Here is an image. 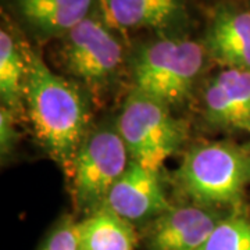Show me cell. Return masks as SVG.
Masks as SVG:
<instances>
[{"label":"cell","instance_id":"cell-1","mask_svg":"<svg viewBox=\"0 0 250 250\" xmlns=\"http://www.w3.org/2000/svg\"><path fill=\"white\" fill-rule=\"evenodd\" d=\"M27 53L24 99L38 141L65 166L74 164L89 123L80 90L54 74L36 52Z\"/></svg>","mask_w":250,"mask_h":250},{"label":"cell","instance_id":"cell-2","mask_svg":"<svg viewBox=\"0 0 250 250\" xmlns=\"http://www.w3.org/2000/svg\"><path fill=\"white\" fill-rule=\"evenodd\" d=\"M177 178L199 205H233L250 182V157L228 142L206 143L188 153Z\"/></svg>","mask_w":250,"mask_h":250},{"label":"cell","instance_id":"cell-3","mask_svg":"<svg viewBox=\"0 0 250 250\" xmlns=\"http://www.w3.org/2000/svg\"><path fill=\"white\" fill-rule=\"evenodd\" d=\"M203 47L188 39H163L136 59V92L170 106L182 102L203 67Z\"/></svg>","mask_w":250,"mask_h":250},{"label":"cell","instance_id":"cell-4","mask_svg":"<svg viewBox=\"0 0 250 250\" xmlns=\"http://www.w3.org/2000/svg\"><path fill=\"white\" fill-rule=\"evenodd\" d=\"M121 135L132 161L159 172L178 149L182 131L168 106L135 92L125 102L118 118Z\"/></svg>","mask_w":250,"mask_h":250},{"label":"cell","instance_id":"cell-5","mask_svg":"<svg viewBox=\"0 0 250 250\" xmlns=\"http://www.w3.org/2000/svg\"><path fill=\"white\" fill-rule=\"evenodd\" d=\"M128 156L121 135L111 129L99 131L81 146L72 164V178L82 205H93L107 197L129 166Z\"/></svg>","mask_w":250,"mask_h":250},{"label":"cell","instance_id":"cell-6","mask_svg":"<svg viewBox=\"0 0 250 250\" xmlns=\"http://www.w3.org/2000/svg\"><path fill=\"white\" fill-rule=\"evenodd\" d=\"M62 57L70 74L89 85H99L121 65L123 47L104 22L86 17L65 34Z\"/></svg>","mask_w":250,"mask_h":250},{"label":"cell","instance_id":"cell-7","mask_svg":"<svg viewBox=\"0 0 250 250\" xmlns=\"http://www.w3.org/2000/svg\"><path fill=\"white\" fill-rule=\"evenodd\" d=\"M106 205L108 210L126 221H141L170 210L159 181V172L131 161L128 168L110 189Z\"/></svg>","mask_w":250,"mask_h":250},{"label":"cell","instance_id":"cell-8","mask_svg":"<svg viewBox=\"0 0 250 250\" xmlns=\"http://www.w3.org/2000/svg\"><path fill=\"white\" fill-rule=\"evenodd\" d=\"M220 218L202 207L170 208L159 217L150 232V250H200Z\"/></svg>","mask_w":250,"mask_h":250},{"label":"cell","instance_id":"cell-9","mask_svg":"<svg viewBox=\"0 0 250 250\" xmlns=\"http://www.w3.org/2000/svg\"><path fill=\"white\" fill-rule=\"evenodd\" d=\"M207 118L215 125L250 129V71L227 68L205 92Z\"/></svg>","mask_w":250,"mask_h":250},{"label":"cell","instance_id":"cell-10","mask_svg":"<svg viewBox=\"0 0 250 250\" xmlns=\"http://www.w3.org/2000/svg\"><path fill=\"white\" fill-rule=\"evenodd\" d=\"M206 45L228 68L250 71V11L220 10L208 27Z\"/></svg>","mask_w":250,"mask_h":250},{"label":"cell","instance_id":"cell-11","mask_svg":"<svg viewBox=\"0 0 250 250\" xmlns=\"http://www.w3.org/2000/svg\"><path fill=\"white\" fill-rule=\"evenodd\" d=\"M104 22L120 29L164 27L179 14V0H100Z\"/></svg>","mask_w":250,"mask_h":250},{"label":"cell","instance_id":"cell-12","mask_svg":"<svg viewBox=\"0 0 250 250\" xmlns=\"http://www.w3.org/2000/svg\"><path fill=\"white\" fill-rule=\"evenodd\" d=\"M21 14L46 34H67L88 17L92 0H18Z\"/></svg>","mask_w":250,"mask_h":250},{"label":"cell","instance_id":"cell-13","mask_svg":"<svg viewBox=\"0 0 250 250\" xmlns=\"http://www.w3.org/2000/svg\"><path fill=\"white\" fill-rule=\"evenodd\" d=\"M81 250H134L136 235L129 221L108 210H99L78 224Z\"/></svg>","mask_w":250,"mask_h":250},{"label":"cell","instance_id":"cell-14","mask_svg":"<svg viewBox=\"0 0 250 250\" xmlns=\"http://www.w3.org/2000/svg\"><path fill=\"white\" fill-rule=\"evenodd\" d=\"M27 53L7 31L0 32V95L7 107H18L24 99Z\"/></svg>","mask_w":250,"mask_h":250},{"label":"cell","instance_id":"cell-15","mask_svg":"<svg viewBox=\"0 0 250 250\" xmlns=\"http://www.w3.org/2000/svg\"><path fill=\"white\" fill-rule=\"evenodd\" d=\"M200 250H250V217L220 220Z\"/></svg>","mask_w":250,"mask_h":250},{"label":"cell","instance_id":"cell-16","mask_svg":"<svg viewBox=\"0 0 250 250\" xmlns=\"http://www.w3.org/2000/svg\"><path fill=\"white\" fill-rule=\"evenodd\" d=\"M42 250H81L78 224H64L59 227Z\"/></svg>","mask_w":250,"mask_h":250},{"label":"cell","instance_id":"cell-17","mask_svg":"<svg viewBox=\"0 0 250 250\" xmlns=\"http://www.w3.org/2000/svg\"><path fill=\"white\" fill-rule=\"evenodd\" d=\"M16 138L14 129V117L11 113V108L1 106L0 111V143H1V152L7 153L13 146Z\"/></svg>","mask_w":250,"mask_h":250}]
</instances>
